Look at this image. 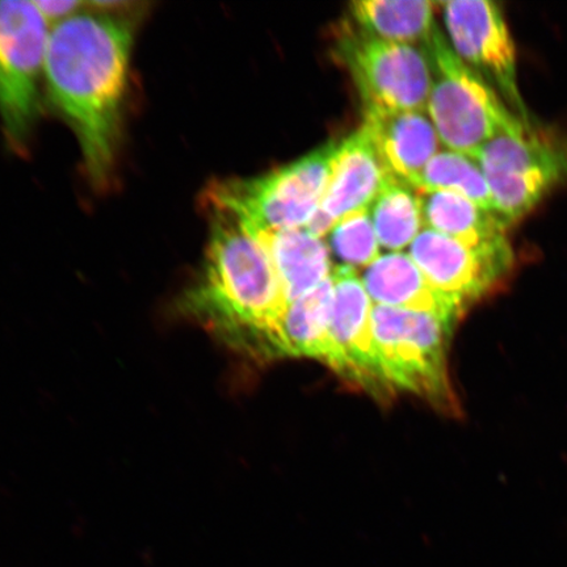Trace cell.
Wrapping results in <instances>:
<instances>
[{"label":"cell","mask_w":567,"mask_h":567,"mask_svg":"<svg viewBox=\"0 0 567 567\" xmlns=\"http://www.w3.org/2000/svg\"><path fill=\"white\" fill-rule=\"evenodd\" d=\"M133 41L130 20L99 10L78 12L49 35L47 96L74 132L96 186L115 163Z\"/></svg>","instance_id":"1"},{"label":"cell","mask_w":567,"mask_h":567,"mask_svg":"<svg viewBox=\"0 0 567 567\" xmlns=\"http://www.w3.org/2000/svg\"><path fill=\"white\" fill-rule=\"evenodd\" d=\"M174 307L233 351L282 359L280 324L289 302L265 247L228 213L212 210L200 272Z\"/></svg>","instance_id":"2"},{"label":"cell","mask_w":567,"mask_h":567,"mask_svg":"<svg viewBox=\"0 0 567 567\" xmlns=\"http://www.w3.org/2000/svg\"><path fill=\"white\" fill-rule=\"evenodd\" d=\"M339 142L317 148L275 172L212 184L209 210L237 218L248 233L305 228L329 186Z\"/></svg>","instance_id":"3"},{"label":"cell","mask_w":567,"mask_h":567,"mask_svg":"<svg viewBox=\"0 0 567 567\" xmlns=\"http://www.w3.org/2000/svg\"><path fill=\"white\" fill-rule=\"evenodd\" d=\"M422 49L431 70L425 112L449 151L474 157L496 134L530 124L458 59L439 28Z\"/></svg>","instance_id":"4"},{"label":"cell","mask_w":567,"mask_h":567,"mask_svg":"<svg viewBox=\"0 0 567 567\" xmlns=\"http://www.w3.org/2000/svg\"><path fill=\"white\" fill-rule=\"evenodd\" d=\"M372 324L382 363L399 392L427 401L445 414L460 413L449 351L455 322L427 313L373 305Z\"/></svg>","instance_id":"5"},{"label":"cell","mask_w":567,"mask_h":567,"mask_svg":"<svg viewBox=\"0 0 567 567\" xmlns=\"http://www.w3.org/2000/svg\"><path fill=\"white\" fill-rule=\"evenodd\" d=\"M473 158L491 187L495 212L509 226L567 179V146L532 124L496 134Z\"/></svg>","instance_id":"6"},{"label":"cell","mask_w":567,"mask_h":567,"mask_svg":"<svg viewBox=\"0 0 567 567\" xmlns=\"http://www.w3.org/2000/svg\"><path fill=\"white\" fill-rule=\"evenodd\" d=\"M51 30L34 0H0V122L12 147L24 146L40 115Z\"/></svg>","instance_id":"7"},{"label":"cell","mask_w":567,"mask_h":567,"mask_svg":"<svg viewBox=\"0 0 567 567\" xmlns=\"http://www.w3.org/2000/svg\"><path fill=\"white\" fill-rule=\"evenodd\" d=\"M336 54L349 70L364 106L427 109L431 70L422 48L374 38L347 23L337 34Z\"/></svg>","instance_id":"8"},{"label":"cell","mask_w":567,"mask_h":567,"mask_svg":"<svg viewBox=\"0 0 567 567\" xmlns=\"http://www.w3.org/2000/svg\"><path fill=\"white\" fill-rule=\"evenodd\" d=\"M443 10L451 47L458 59L498 92L524 122L530 123L517 81V54L499 3L491 0H451Z\"/></svg>","instance_id":"9"},{"label":"cell","mask_w":567,"mask_h":567,"mask_svg":"<svg viewBox=\"0 0 567 567\" xmlns=\"http://www.w3.org/2000/svg\"><path fill=\"white\" fill-rule=\"evenodd\" d=\"M334 302H332L330 370L350 385L363 390L379 401L394 399L396 390L390 382L375 342L373 302L357 269L334 267Z\"/></svg>","instance_id":"10"},{"label":"cell","mask_w":567,"mask_h":567,"mask_svg":"<svg viewBox=\"0 0 567 567\" xmlns=\"http://www.w3.org/2000/svg\"><path fill=\"white\" fill-rule=\"evenodd\" d=\"M409 255L432 286L455 297L467 309L494 295L515 266L512 244L471 247L431 229L420 233L410 245Z\"/></svg>","instance_id":"11"},{"label":"cell","mask_w":567,"mask_h":567,"mask_svg":"<svg viewBox=\"0 0 567 567\" xmlns=\"http://www.w3.org/2000/svg\"><path fill=\"white\" fill-rule=\"evenodd\" d=\"M361 127L370 136L389 175L415 189L425 166L441 152V138L425 111L364 106Z\"/></svg>","instance_id":"12"},{"label":"cell","mask_w":567,"mask_h":567,"mask_svg":"<svg viewBox=\"0 0 567 567\" xmlns=\"http://www.w3.org/2000/svg\"><path fill=\"white\" fill-rule=\"evenodd\" d=\"M361 281L373 305L427 313L458 323L470 310L455 297L436 289L405 252L381 254L363 269Z\"/></svg>","instance_id":"13"},{"label":"cell","mask_w":567,"mask_h":567,"mask_svg":"<svg viewBox=\"0 0 567 567\" xmlns=\"http://www.w3.org/2000/svg\"><path fill=\"white\" fill-rule=\"evenodd\" d=\"M389 177L378 151L363 127L339 142L328 188L318 210L330 221L370 210Z\"/></svg>","instance_id":"14"},{"label":"cell","mask_w":567,"mask_h":567,"mask_svg":"<svg viewBox=\"0 0 567 567\" xmlns=\"http://www.w3.org/2000/svg\"><path fill=\"white\" fill-rule=\"evenodd\" d=\"M250 234L265 247L289 303L321 286L334 271L324 239L305 228Z\"/></svg>","instance_id":"15"},{"label":"cell","mask_w":567,"mask_h":567,"mask_svg":"<svg viewBox=\"0 0 567 567\" xmlns=\"http://www.w3.org/2000/svg\"><path fill=\"white\" fill-rule=\"evenodd\" d=\"M416 190L424 229L444 234L471 247L493 248L509 244V225L498 213L445 190Z\"/></svg>","instance_id":"16"},{"label":"cell","mask_w":567,"mask_h":567,"mask_svg":"<svg viewBox=\"0 0 567 567\" xmlns=\"http://www.w3.org/2000/svg\"><path fill=\"white\" fill-rule=\"evenodd\" d=\"M334 302L332 276L311 292L289 303L280 324L281 358L331 361L330 321Z\"/></svg>","instance_id":"17"},{"label":"cell","mask_w":567,"mask_h":567,"mask_svg":"<svg viewBox=\"0 0 567 567\" xmlns=\"http://www.w3.org/2000/svg\"><path fill=\"white\" fill-rule=\"evenodd\" d=\"M435 6L427 0H363L351 3L350 13L353 24L374 38L422 48L437 30Z\"/></svg>","instance_id":"18"},{"label":"cell","mask_w":567,"mask_h":567,"mask_svg":"<svg viewBox=\"0 0 567 567\" xmlns=\"http://www.w3.org/2000/svg\"><path fill=\"white\" fill-rule=\"evenodd\" d=\"M370 216L380 247L388 252L410 247L424 229L417 190L392 175L374 198Z\"/></svg>","instance_id":"19"},{"label":"cell","mask_w":567,"mask_h":567,"mask_svg":"<svg viewBox=\"0 0 567 567\" xmlns=\"http://www.w3.org/2000/svg\"><path fill=\"white\" fill-rule=\"evenodd\" d=\"M416 189L457 194L482 208L495 212L491 187L477 161L471 155L449 148L439 152L429 162L417 181Z\"/></svg>","instance_id":"20"},{"label":"cell","mask_w":567,"mask_h":567,"mask_svg":"<svg viewBox=\"0 0 567 567\" xmlns=\"http://www.w3.org/2000/svg\"><path fill=\"white\" fill-rule=\"evenodd\" d=\"M323 239L331 259H337L338 266L364 269L381 257L370 210L352 213L338 219Z\"/></svg>","instance_id":"21"},{"label":"cell","mask_w":567,"mask_h":567,"mask_svg":"<svg viewBox=\"0 0 567 567\" xmlns=\"http://www.w3.org/2000/svg\"><path fill=\"white\" fill-rule=\"evenodd\" d=\"M34 3L52 27L76 16L84 7V3L76 2V0L74 2H35L34 0Z\"/></svg>","instance_id":"22"}]
</instances>
